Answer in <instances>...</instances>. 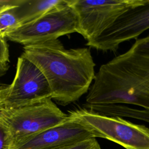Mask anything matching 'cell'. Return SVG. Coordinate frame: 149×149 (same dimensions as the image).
I'll return each instance as SVG.
<instances>
[{
    "label": "cell",
    "instance_id": "1",
    "mask_svg": "<svg viewBox=\"0 0 149 149\" xmlns=\"http://www.w3.org/2000/svg\"><path fill=\"white\" fill-rule=\"evenodd\" d=\"M88 104H130L149 109V35L102 65L86 97Z\"/></svg>",
    "mask_w": 149,
    "mask_h": 149
},
{
    "label": "cell",
    "instance_id": "2",
    "mask_svg": "<svg viewBox=\"0 0 149 149\" xmlns=\"http://www.w3.org/2000/svg\"><path fill=\"white\" fill-rule=\"evenodd\" d=\"M22 56L37 66L46 78L51 99L66 106L87 93L95 66L87 47L66 49L58 39L23 47Z\"/></svg>",
    "mask_w": 149,
    "mask_h": 149
},
{
    "label": "cell",
    "instance_id": "3",
    "mask_svg": "<svg viewBox=\"0 0 149 149\" xmlns=\"http://www.w3.org/2000/svg\"><path fill=\"white\" fill-rule=\"evenodd\" d=\"M93 134L116 143L126 149H149V128L122 118L102 115L86 108L69 111Z\"/></svg>",
    "mask_w": 149,
    "mask_h": 149
},
{
    "label": "cell",
    "instance_id": "4",
    "mask_svg": "<svg viewBox=\"0 0 149 149\" xmlns=\"http://www.w3.org/2000/svg\"><path fill=\"white\" fill-rule=\"evenodd\" d=\"M77 15L69 0L55 6L35 21L19 27L6 36V39L26 45L57 40L78 33Z\"/></svg>",
    "mask_w": 149,
    "mask_h": 149
},
{
    "label": "cell",
    "instance_id": "5",
    "mask_svg": "<svg viewBox=\"0 0 149 149\" xmlns=\"http://www.w3.org/2000/svg\"><path fill=\"white\" fill-rule=\"evenodd\" d=\"M0 118L9 127L15 144L49 128L56 126L68 118L52 101H41L0 111Z\"/></svg>",
    "mask_w": 149,
    "mask_h": 149
},
{
    "label": "cell",
    "instance_id": "6",
    "mask_svg": "<svg viewBox=\"0 0 149 149\" xmlns=\"http://www.w3.org/2000/svg\"><path fill=\"white\" fill-rule=\"evenodd\" d=\"M148 0H69L79 22L78 33L87 40L99 36L127 10Z\"/></svg>",
    "mask_w": 149,
    "mask_h": 149
},
{
    "label": "cell",
    "instance_id": "7",
    "mask_svg": "<svg viewBox=\"0 0 149 149\" xmlns=\"http://www.w3.org/2000/svg\"><path fill=\"white\" fill-rule=\"evenodd\" d=\"M51 91L43 73L33 62L20 56L15 77L5 100L4 108L11 109L51 98Z\"/></svg>",
    "mask_w": 149,
    "mask_h": 149
},
{
    "label": "cell",
    "instance_id": "8",
    "mask_svg": "<svg viewBox=\"0 0 149 149\" xmlns=\"http://www.w3.org/2000/svg\"><path fill=\"white\" fill-rule=\"evenodd\" d=\"M149 29V0L132 8L120 16L115 22L86 45L103 52H116L120 44L139 36Z\"/></svg>",
    "mask_w": 149,
    "mask_h": 149
},
{
    "label": "cell",
    "instance_id": "9",
    "mask_svg": "<svg viewBox=\"0 0 149 149\" xmlns=\"http://www.w3.org/2000/svg\"><path fill=\"white\" fill-rule=\"evenodd\" d=\"M91 138H94L92 133L68 115L63 122L19 141L12 149H55Z\"/></svg>",
    "mask_w": 149,
    "mask_h": 149
},
{
    "label": "cell",
    "instance_id": "10",
    "mask_svg": "<svg viewBox=\"0 0 149 149\" xmlns=\"http://www.w3.org/2000/svg\"><path fill=\"white\" fill-rule=\"evenodd\" d=\"M64 0H20L13 9L19 27L38 19Z\"/></svg>",
    "mask_w": 149,
    "mask_h": 149
},
{
    "label": "cell",
    "instance_id": "11",
    "mask_svg": "<svg viewBox=\"0 0 149 149\" xmlns=\"http://www.w3.org/2000/svg\"><path fill=\"white\" fill-rule=\"evenodd\" d=\"M84 108L98 114L113 117H128L149 123V109L131 108L120 104H101L83 105Z\"/></svg>",
    "mask_w": 149,
    "mask_h": 149
},
{
    "label": "cell",
    "instance_id": "12",
    "mask_svg": "<svg viewBox=\"0 0 149 149\" xmlns=\"http://www.w3.org/2000/svg\"><path fill=\"white\" fill-rule=\"evenodd\" d=\"M13 9L0 12V38H6L8 34L19 27Z\"/></svg>",
    "mask_w": 149,
    "mask_h": 149
},
{
    "label": "cell",
    "instance_id": "13",
    "mask_svg": "<svg viewBox=\"0 0 149 149\" xmlns=\"http://www.w3.org/2000/svg\"><path fill=\"white\" fill-rule=\"evenodd\" d=\"M13 144L10 130L0 118V149H12Z\"/></svg>",
    "mask_w": 149,
    "mask_h": 149
},
{
    "label": "cell",
    "instance_id": "14",
    "mask_svg": "<svg viewBox=\"0 0 149 149\" xmlns=\"http://www.w3.org/2000/svg\"><path fill=\"white\" fill-rule=\"evenodd\" d=\"M9 50L6 39L0 38V76L4 74L9 68Z\"/></svg>",
    "mask_w": 149,
    "mask_h": 149
},
{
    "label": "cell",
    "instance_id": "15",
    "mask_svg": "<svg viewBox=\"0 0 149 149\" xmlns=\"http://www.w3.org/2000/svg\"><path fill=\"white\" fill-rule=\"evenodd\" d=\"M55 149H101L95 138H91L72 145Z\"/></svg>",
    "mask_w": 149,
    "mask_h": 149
},
{
    "label": "cell",
    "instance_id": "16",
    "mask_svg": "<svg viewBox=\"0 0 149 149\" xmlns=\"http://www.w3.org/2000/svg\"><path fill=\"white\" fill-rule=\"evenodd\" d=\"M20 0H0V12L8 10L17 7Z\"/></svg>",
    "mask_w": 149,
    "mask_h": 149
},
{
    "label": "cell",
    "instance_id": "17",
    "mask_svg": "<svg viewBox=\"0 0 149 149\" xmlns=\"http://www.w3.org/2000/svg\"><path fill=\"white\" fill-rule=\"evenodd\" d=\"M9 90V85L0 83V111L4 108V102Z\"/></svg>",
    "mask_w": 149,
    "mask_h": 149
}]
</instances>
